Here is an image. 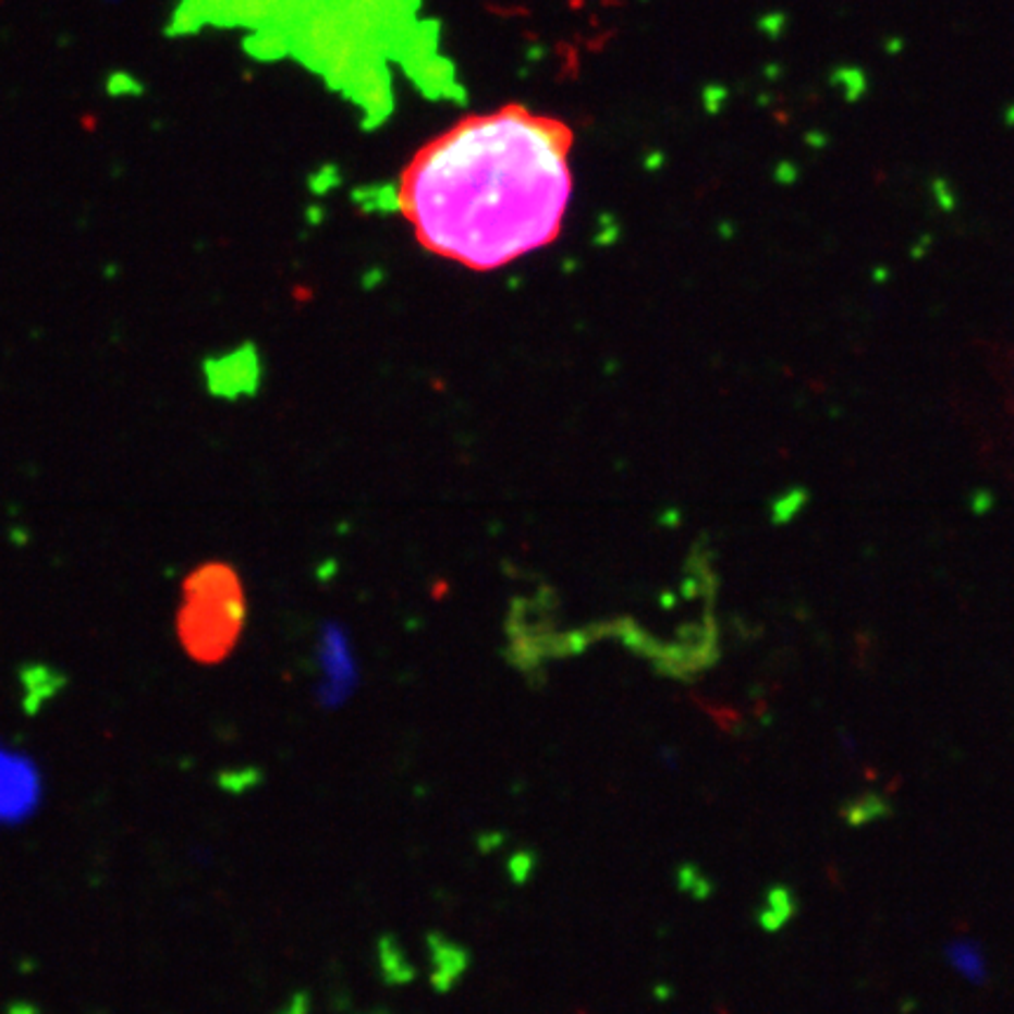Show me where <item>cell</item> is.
I'll return each mask as SVG.
<instances>
[{"mask_svg":"<svg viewBox=\"0 0 1014 1014\" xmlns=\"http://www.w3.org/2000/svg\"><path fill=\"white\" fill-rule=\"evenodd\" d=\"M573 130L524 103L471 113L423 144L398 181L418 245L498 270L562 235L573 193Z\"/></svg>","mask_w":1014,"mask_h":1014,"instance_id":"1","label":"cell"},{"mask_svg":"<svg viewBox=\"0 0 1014 1014\" xmlns=\"http://www.w3.org/2000/svg\"><path fill=\"white\" fill-rule=\"evenodd\" d=\"M247 603L237 573L221 562L195 569L184 583L179 639L198 662H219L235 648L245 627Z\"/></svg>","mask_w":1014,"mask_h":1014,"instance_id":"2","label":"cell"},{"mask_svg":"<svg viewBox=\"0 0 1014 1014\" xmlns=\"http://www.w3.org/2000/svg\"><path fill=\"white\" fill-rule=\"evenodd\" d=\"M207 386L219 398H237L242 392H249L259 381V359L249 351H235L223 355L221 359L205 362Z\"/></svg>","mask_w":1014,"mask_h":1014,"instance_id":"3","label":"cell"},{"mask_svg":"<svg viewBox=\"0 0 1014 1014\" xmlns=\"http://www.w3.org/2000/svg\"><path fill=\"white\" fill-rule=\"evenodd\" d=\"M430 951V984L437 993H449L471 970V953L442 932L428 934Z\"/></svg>","mask_w":1014,"mask_h":1014,"instance_id":"4","label":"cell"},{"mask_svg":"<svg viewBox=\"0 0 1014 1014\" xmlns=\"http://www.w3.org/2000/svg\"><path fill=\"white\" fill-rule=\"evenodd\" d=\"M378 967H381V977L390 987H402L416 977V967L406 958L398 937L392 934H383L378 940Z\"/></svg>","mask_w":1014,"mask_h":1014,"instance_id":"5","label":"cell"},{"mask_svg":"<svg viewBox=\"0 0 1014 1014\" xmlns=\"http://www.w3.org/2000/svg\"><path fill=\"white\" fill-rule=\"evenodd\" d=\"M786 902H790V895L784 890H773L768 897V909L761 914V920L766 928H778L780 923L786 918Z\"/></svg>","mask_w":1014,"mask_h":1014,"instance_id":"6","label":"cell"},{"mask_svg":"<svg viewBox=\"0 0 1014 1014\" xmlns=\"http://www.w3.org/2000/svg\"><path fill=\"white\" fill-rule=\"evenodd\" d=\"M536 869V855L532 851H522L517 855H512L510 859V879L514 883H526L528 879H532V873Z\"/></svg>","mask_w":1014,"mask_h":1014,"instance_id":"7","label":"cell"},{"mask_svg":"<svg viewBox=\"0 0 1014 1014\" xmlns=\"http://www.w3.org/2000/svg\"><path fill=\"white\" fill-rule=\"evenodd\" d=\"M679 883H681V888H688L695 897H705V892L700 890V883H707V881H700L698 869H693V867H681V871H679Z\"/></svg>","mask_w":1014,"mask_h":1014,"instance_id":"8","label":"cell"}]
</instances>
